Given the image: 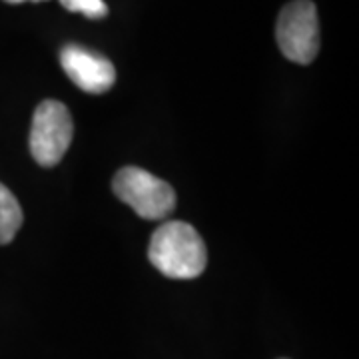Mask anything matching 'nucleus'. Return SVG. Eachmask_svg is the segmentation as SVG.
Listing matches in <instances>:
<instances>
[{
  "mask_svg": "<svg viewBox=\"0 0 359 359\" xmlns=\"http://www.w3.org/2000/svg\"><path fill=\"white\" fill-rule=\"evenodd\" d=\"M8 4H20V2H42V0H4Z\"/></svg>",
  "mask_w": 359,
  "mask_h": 359,
  "instance_id": "6e6552de",
  "label": "nucleus"
},
{
  "mask_svg": "<svg viewBox=\"0 0 359 359\" xmlns=\"http://www.w3.org/2000/svg\"><path fill=\"white\" fill-rule=\"evenodd\" d=\"M112 188L144 219H164L176 208L174 188L142 168H122L112 180Z\"/></svg>",
  "mask_w": 359,
  "mask_h": 359,
  "instance_id": "f03ea898",
  "label": "nucleus"
},
{
  "mask_svg": "<svg viewBox=\"0 0 359 359\" xmlns=\"http://www.w3.org/2000/svg\"><path fill=\"white\" fill-rule=\"evenodd\" d=\"M74 122L70 110L58 100H44L36 108L30 126V154L40 166H56L70 148Z\"/></svg>",
  "mask_w": 359,
  "mask_h": 359,
  "instance_id": "20e7f679",
  "label": "nucleus"
},
{
  "mask_svg": "<svg viewBox=\"0 0 359 359\" xmlns=\"http://www.w3.org/2000/svg\"><path fill=\"white\" fill-rule=\"evenodd\" d=\"M22 226V208L14 194L0 184V245L11 244Z\"/></svg>",
  "mask_w": 359,
  "mask_h": 359,
  "instance_id": "423d86ee",
  "label": "nucleus"
},
{
  "mask_svg": "<svg viewBox=\"0 0 359 359\" xmlns=\"http://www.w3.org/2000/svg\"><path fill=\"white\" fill-rule=\"evenodd\" d=\"M276 39L282 54L295 65H309L320 52V18L311 0L285 4L276 25Z\"/></svg>",
  "mask_w": 359,
  "mask_h": 359,
  "instance_id": "7ed1b4c3",
  "label": "nucleus"
},
{
  "mask_svg": "<svg viewBox=\"0 0 359 359\" xmlns=\"http://www.w3.org/2000/svg\"><path fill=\"white\" fill-rule=\"evenodd\" d=\"M60 66L78 88L88 94H104L114 86V65L98 52L78 44H66L60 50Z\"/></svg>",
  "mask_w": 359,
  "mask_h": 359,
  "instance_id": "39448f33",
  "label": "nucleus"
},
{
  "mask_svg": "<svg viewBox=\"0 0 359 359\" xmlns=\"http://www.w3.org/2000/svg\"><path fill=\"white\" fill-rule=\"evenodd\" d=\"M60 4L66 11L84 14L86 18H92V20L108 16V6L104 0H60Z\"/></svg>",
  "mask_w": 359,
  "mask_h": 359,
  "instance_id": "0eeeda50",
  "label": "nucleus"
},
{
  "mask_svg": "<svg viewBox=\"0 0 359 359\" xmlns=\"http://www.w3.org/2000/svg\"><path fill=\"white\" fill-rule=\"evenodd\" d=\"M148 257L172 280H194L208 266V250L198 230L186 222H166L154 231Z\"/></svg>",
  "mask_w": 359,
  "mask_h": 359,
  "instance_id": "f257e3e1",
  "label": "nucleus"
}]
</instances>
